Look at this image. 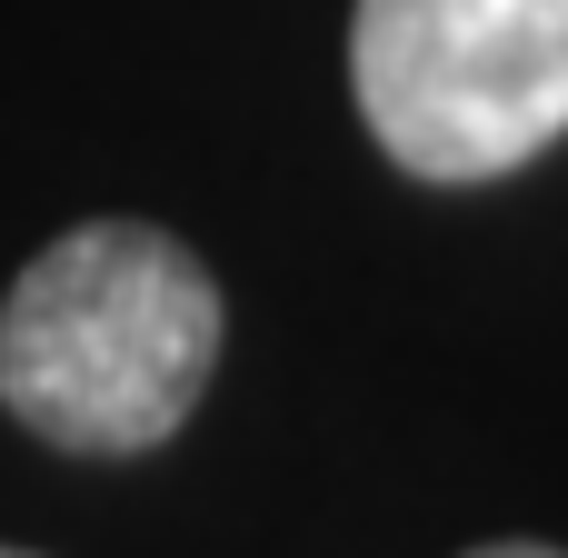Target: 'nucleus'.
I'll return each instance as SVG.
<instances>
[{
	"label": "nucleus",
	"instance_id": "nucleus-1",
	"mask_svg": "<svg viewBox=\"0 0 568 558\" xmlns=\"http://www.w3.org/2000/svg\"><path fill=\"white\" fill-rule=\"evenodd\" d=\"M220 339L230 310L190 240L80 220L0 300V409L70 459H140L200 409Z\"/></svg>",
	"mask_w": 568,
	"mask_h": 558
},
{
	"label": "nucleus",
	"instance_id": "nucleus-2",
	"mask_svg": "<svg viewBox=\"0 0 568 558\" xmlns=\"http://www.w3.org/2000/svg\"><path fill=\"white\" fill-rule=\"evenodd\" d=\"M349 100L409 180H509L568 140V0H359Z\"/></svg>",
	"mask_w": 568,
	"mask_h": 558
},
{
	"label": "nucleus",
	"instance_id": "nucleus-3",
	"mask_svg": "<svg viewBox=\"0 0 568 558\" xmlns=\"http://www.w3.org/2000/svg\"><path fill=\"white\" fill-rule=\"evenodd\" d=\"M469 558H568V549H539V539H489V549H469Z\"/></svg>",
	"mask_w": 568,
	"mask_h": 558
},
{
	"label": "nucleus",
	"instance_id": "nucleus-4",
	"mask_svg": "<svg viewBox=\"0 0 568 558\" xmlns=\"http://www.w3.org/2000/svg\"><path fill=\"white\" fill-rule=\"evenodd\" d=\"M0 558H30V549H0Z\"/></svg>",
	"mask_w": 568,
	"mask_h": 558
}]
</instances>
